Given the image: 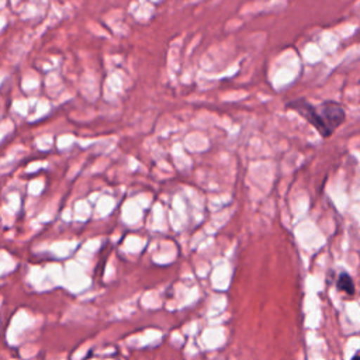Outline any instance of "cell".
Listing matches in <instances>:
<instances>
[{"mask_svg": "<svg viewBox=\"0 0 360 360\" xmlns=\"http://www.w3.org/2000/svg\"><path fill=\"white\" fill-rule=\"evenodd\" d=\"M336 290L347 294V295H353L356 292V287H354V281L352 278V276L347 271H342L338 276L336 280Z\"/></svg>", "mask_w": 360, "mask_h": 360, "instance_id": "cell-2", "label": "cell"}, {"mask_svg": "<svg viewBox=\"0 0 360 360\" xmlns=\"http://www.w3.org/2000/svg\"><path fill=\"white\" fill-rule=\"evenodd\" d=\"M287 107L297 111L322 138H329L346 121L343 105L333 100H326L315 105L305 98H295L288 101Z\"/></svg>", "mask_w": 360, "mask_h": 360, "instance_id": "cell-1", "label": "cell"}]
</instances>
